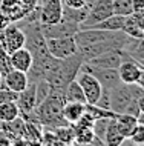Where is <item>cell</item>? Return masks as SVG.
Masks as SVG:
<instances>
[{
	"instance_id": "obj_30",
	"label": "cell",
	"mask_w": 144,
	"mask_h": 146,
	"mask_svg": "<svg viewBox=\"0 0 144 146\" xmlns=\"http://www.w3.org/2000/svg\"><path fill=\"white\" fill-rule=\"evenodd\" d=\"M132 17H133L135 22H137V25L144 31V11H141V13H133Z\"/></svg>"
},
{
	"instance_id": "obj_24",
	"label": "cell",
	"mask_w": 144,
	"mask_h": 146,
	"mask_svg": "<svg viewBox=\"0 0 144 146\" xmlns=\"http://www.w3.org/2000/svg\"><path fill=\"white\" fill-rule=\"evenodd\" d=\"M112 13L116 15H130L133 14L132 0H112Z\"/></svg>"
},
{
	"instance_id": "obj_33",
	"label": "cell",
	"mask_w": 144,
	"mask_h": 146,
	"mask_svg": "<svg viewBox=\"0 0 144 146\" xmlns=\"http://www.w3.org/2000/svg\"><path fill=\"white\" fill-rule=\"evenodd\" d=\"M83 146H106V145H104V140L98 139V137H94L87 145H83Z\"/></svg>"
},
{
	"instance_id": "obj_11",
	"label": "cell",
	"mask_w": 144,
	"mask_h": 146,
	"mask_svg": "<svg viewBox=\"0 0 144 146\" xmlns=\"http://www.w3.org/2000/svg\"><path fill=\"white\" fill-rule=\"evenodd\" d=\"M41 34L45 35V38H55V37H74L78 31V25L68 20L61 19L58 23L54 25H40Z\"/></svg>"
},
{
	"instance_id": "obj_1",
	"label": "cell",
	"mask_w": 144,
	"mask_h": 146,
	"mask_svg": "<svg viewBox=\"0 0 144 146\" xmlns=\"http://www.w3.org/2000/svg\"><path fill=\"white\" fill-rule=\"evenodd\" d=\"M64 103H66V98H64L63 89L52 88L51 92L48 94V97L40 105L36 106L32 114L36 117L34 121L43 125L45 128H55V126L68 125L63 120V115H61Z\"/></svg>"
},
{
	"instance_id": "obj_2",
	"label": "cell",
	"mask_w": 144,
	"mask_h": 146,
	"mask_svg": "<svg viewBox=\"0 0 144 146\" xmlns=\"http://www.w3.org/2000/svg\"><path fill=\"white\" fill-rule=\"evenodd\" d=\"M141 96H144V89L137 83L116 85L109 94L110 111L114 114H130V115L138 117V98Z\"/></svg>"
},
{
	"instance_id": "obj_13",
	"label": "cell",
	"mask_w": 144,
	"mask_h": 146,
	"mask_svg": "<svg viewBox=\"0 0 144 146\" xmlns=\"http://www.w3.org/2000/svg\"><path fill=\"white\" fill-rule=\"evenodd\" d=\"M123 60V49H109L106 52L100 54L86 63L97 68H106V69H118L120 63Z\"/></svg>"
},
{
	"instance_id": "obj_17",
	"label": "cell",
	"mask_w": 144,
	"mask_h": 146,
	"mask_svg": "<svg viewBox=\"0 0 144 146\" xmlns=\"http://www.w3.org/2000/svg\"><path fill=\"white\" fill-rule=\"evenodd\" d=\"M116 129L124 139H129V135L133 131V128L138 125V117L130 115V114H115L114 115Z\"/></svg>"
},
{
	"instance_id": "obj_21",
	"label": "cell",
	"mask_w": 144,
	"mask_h": 146,
	"mask_svg": "<svg viewBox=\"0 0 144 146\" xmlns=\"http://www.w3.org/2000/svg\"><path fill=\"white\" fill-rule=\"evenodd\" d=\"M48 129H52L55 139L60 141L61 145L74 143V126H72V125H61V126L48 128Z\"/></svg>"
},
{
	"instance_id": "obj_12",
	"label": "cell",
	"mask_w": 144,
	"mask_h": 146,
	"mask_svg": "<svg viewBox=\"0 0 144 146\" xmlns=\"http://www.w3.org/2000/svg\"><path fill=\"white\" fill-rule=\"evenodd\" d=\"M116 71H118V76H120L121 83L133 85V83H137L143 68H141V65H139L137 60H133L130 56L126 58V56H124V52H123V60H121V63H120V66H118Z\"/></svg>"
},
{
	"instance_id": "obj_23",
	"label": "cell",
	"mask_w": 144,
	"mask_h": 146,
	"mask_svg": "<svg viewBox=\"0 0 144 146\" xmlns=\"http://www.w3.org/2000/svg\"><path fill=\"white\" fill-rule=\"evenodd\" d=\"M123 33L126 35H129L130 38H144V31L137 25V22L133 20V17L127 15L124 20V26H123Z\"/></svg>"
},
{
	"instance_id": "obj_20",
	"label": "cell",
	"mask_w": 144,
	"mask_h": 146,
	"mask_svg": "<svg viewBox=\"0 0 144 146\" xmlns=\"http://www.w3.org/2000/svg\"><path fill=\"white\" fill-rule=\"evenodd\" d=\"M63 92H64L66 102H81V103H86V98H84V94L81 91V86L78 85V82L75 78L64 86Z\"/></svg>"
},
{
	"instance_id": "obj_14",
	"label": "cell",
	"mask_w": 144,
	"mask_h": 146,
	"mask_svg": "<svg viewBox=\"0 0 144 146\" xmlns=\"http://www.w3.org/2000/svg\"><path fill=\"white\" fill-rule=\"evenodd\" d=\"M28 85H29L28 74L22 72V71H17V69L9 71V72L3 77V80H2V86H5L6 89L12 91V92H15V94L25 91Z\"/></svg>"
},
{
	"instance_id": "obj_10",
	"label": "cell",
	"mask_w": 144,
	"mask_h": 146,
	"mask_svg": "<svg viewBox=\"0 0 144 146\" xmlns=\"http://www.w3.org/2000/svg\"><path fill=\"white\" fill-rule=\"evenodd\" d=\"M17 106L18 111H20V117H23V120H28V118L34 114V109L37 106L36 102V83L29 82V85L26 86L25 91L17 94Z\"/></svg>"
},
{
	"instance_id": "obj_7",
	"label": "cell",
	"mask_w": 144,
	"mask_h": 146,
	"mask_svg": "<svg viewBox=\"0 0 144 146\" xmlns=\"http://www.w3.org/2000/svg\"><path fill=\"white\" fill-rule=\"evenodd\" d=\"M26 13H29V9L22 0H0V29L5 25L20 20Z\"/></svg>"
},
{
	"instance_id": "obj_5",
	"label": "cell",
	"mask_w": 144,
	"mask_h": 146,
	"mask_svg": "<svg viewBox=\"0 0 144 146\" xmlns=\"http://www.w3.org/2000/svg\"><path fill=\"white\" fill-rule=\"evenodd\" d=\"M0 40L8 54L25 46V33L17 23H9L0 29Z\"/></svg>"
},
{
	"instance_id": "obj_32",
	"label": "cell",
	"mask_w": 144,
	"mask_h": 146,
	"mask_svg": "<svg viewBox=\"0 0 144 146\" xmlns=\"http://www.w3.org/2000/svg\"><path fill=\"white\" fill-rule=\"evenodd\" d=\"M0 146H14L12 141H11V139L8 135H5L2 131H0Z\"/></svg>"
},
{
	"instance_id": "obj_9",
	"label": "cell",
	"mask_w": 144,
	"mask_h": 146,
	"mask_svg": "<svg viewBox=\"0 0 144 146\" xmlns=\"http://www.w3.org/2000/svg\"><path fill=\"white\" fill-rule=\"evenodd\" d=\"M75 80L78 82V85L81 86V91H83L84 98H86V103L95 105L97 100H98L100 96H101V91H103L100 82L97 80L92 74L84 72V71H80V72L77 74Z\"/></svg>"
},
{
	"instance_id": "obj_27",
	"label": "cell",
	"mask_w": 144,
	"mask_h": 146,
	"mask_svg": "<svg viewBox=\"0 0 144 146\" xmlns=\"http://www.w3.org/2000/svg\"><path fill=\"white\" fill-rule=\"evenodd\" d=\"M9 71H12V66H11L9 62V54H2L0 56V74H2V77H5Z\"/></svg>"
},
{
	"instance_id": "obj_22",
	"label": "cell",
	"mask_w": 144,
	"mask_h": 146,
	"mask_svg": "<svg viewBox=\"0 0 144 146\" xmlns=\"http://www.w3.org/2000/svg\"><path fill=\"white\" fill-rule=\"evenodd\" d=\"M20 117V111H18L17 102H5V103L0 105V121H11L14 118Z\"/></svg>"
},
{
	"instance_id": "obj_28",
	"label": "cell",
	"mask_w": 144,
	"mask_h": 146,
	"mask_svg": "<svg viewBox=\"0 0 144 146\" xmlns=\"http://www.w3.org/2000/svg\"><path fill=\"white\" fill-rule=\"evenodd\" d=\"M12 100H17V94L6 89L5 86H0V105L5 103V102H12Z\"/></svg>"
},
{
	"instance_id": "obj_8",
	"label": "cell",
	"mask_w": 144,
	"mask_h": 146,
	"mask_svg": "<svg viewBox=\"0 0 144 146\" xmlns=\"http://www.w3.org/2000/svg\"><path fill=\"white\" fill-rule=\"evenodd\" d=\"M80 71H84V72H89L92 74L97 80L100 82L101 88L103 89H107V91H112L116 85L121 83L120 80V76H118V71L116 69H106V68H97V66H92L89 63L83 62Z\"/></svg>"
},
{
	"instance_id": "obj_16",
	"label": "cell",
	"mask_w": 144,
	"mask_h": 146,
	"mask_svg": "<svg viewBox=\"0 0 144 146\" xmlns=\"http://www.w3.org/2000/svg\"><path fill=\"white\" fill-rule=\"evenodd\" d=\"M86 112V103H81V102H66L63 106V120L68 125H75L80 120V117Z\"/></svg>"
},
{
	"instance_id": "obj_19",
	"label": "cell",
	"mask_w": 144,
	"mask_h": 146,
	"mask_svg": "<svg viewBox=\"0 0 144 146\" xmlns=\"http://www.w3.org/2000/svg\"><path fill=\"white\" fill-rule=\"evenodd\" d=\"M126 17H127V15H126ZM126 17H124V15L112 14V15H109L107 19H104L103 22L94 25L92 28H95V29H104V31H123Z\"/></svg>"
},
{
	"instance_id": "obj_3",
	"label": "cell",
	"mask_w": 144,
	"mask_h": 146,
	"mask_svg": "<svg viewBox=\"0 0 144 146\" xmlns=\"http://www.w3.org/2000/svg\"><path fill=\"white\" fill-rule=\"evenodd\" d=\"M83 65V58L78 52L74 54L72 57L64 58V60H57L54 62V65L49 68L46 72L45 80L57 89H63L71 80L77 77V74L80 72V68Z\"/></svg>"
},
{
	"instance_id": "obj_25",
	"label": "cell",
	"mask_w": 144,
	"mask_h": 146,
	"mask_svg": "<svg viewBox=\"0 0 144 146\" xmlns=\"http://www.w3.org/2000/svg\"><path fill=\"white\" fill-rule=\"evenodd\" d=\"M86 112L94 118V120H97V118H103V117L112 118L115 115L112 111H107V109H103V108H100V106H97V105H89V103H86Z\"/></svg>"
},
{
	"instance_id": "obj_15",
	"label": "cell",
	"mask_w": 144,
	"mask_h": 146,
	"mask_svg": "<svg viewBox=\"0 0 144 146\" xmlns=\"http://www.w3.org/2000/svg\"><path fill=\"white\" fill-rule=\"evenodd\" d=\"M9 62H11V66L12 69H17V71H22V72H28L32 66V56L28 49L23 46V48L14 51V52L9 54Z\"/></svg>"
},
{
	"instance_id": "obj_31",
	"label": "cell",
	"mask_w": 144,
	"mask_h": 146,
	"mask_svg": "<svg viewBox=\"0 0 144 146\" xmlns=\"http://www.w3.org/2000/svg\"><path fill=\"white\" fill-rule=\"evenodd\" d=\"M132 8H133V13L144 11V0H132Z\"/></svg>"
},
{
	"instance_id": "obj_34",
	"label": "cell",
	"mask_w": 144,
	"mask_h": 146,
	"mask_svg": "<svg viewBox=\"0 0 144 146\" xmlns=\"http://www.w3.org/2000/svg\"><path fill=\"white\" fill-rule=\"evenodd\" d=\"M138 111L139 114H144V96L138 98Z\"/></svg>"
},
{
	"instance_id": "obj_36",
	"label": "cell",
	"mask_w": 144,
	"mask_h": 146,
	"mask_svg": "<svg viewBox=\"0 0 144 146\" xmlns=\"http://www.w3.org/2000/svg\"><path fill=\"white\" fill-rule=\"evenodd\" d=\"M2 80H3V77H2V74H0V86H2Z\"/></svg>"
},
{
	"instance_id": "obj_29",
	"label": "cell",
	"mask_w": 144,
	"mask_h": 146,
	"mask_svg": "<svg viewBox=\"0 0 144 146\" xmlns=\"http://www.w3.org/2000/svg\"><path fill=\"white\" fill-rule=\"evenodd\" d=\"M63 2V6H68V8H84L87 6V0H61Z\"/></svg>"
},
{
	"instance_id": "obj_4",
	"label": "cell",
	"mask_w": 144,
	"mask_h": 146,
	"mask_svg": "<svg viewBox=\"0 0 144 146\" xmlns=\"http://www.w3.org/2000/svg\"><path fill=\"white\" fill-rule=\"evenodd\" d=\"M46 49L49 56L57 60L72 57L77 54V42L74 37H55V38H46Z\"/></svg>"
},
{
	"instance_id": "obj_6",
	"label": "cell",
	"mask_w": 144,
	"mask_h": 146,
	"mask_svg": "<svg viewBox=\"0 0 144 146\" xmlns=\"http://www.w3.org/2000/svg\"><path fill=\"white\" fill-rule=\"evenodd\" d=\"M38 22L40 25H54L63 17L61 0H38Z\"/></svg>"
},
{
	"instance_id": "obj_26",
	"label": "cell",
	"mask_w": 144,
	"mask_h": 146,
	"mask_svg": "<svg viewBox=\"0 0 144 146\" xmlns=\"http://www.w3.org/2000/svg\"><path fill=\"white\" fill-rule=\"evenodd\" d=\"M129 140L133 145H137V146H143L144 145V125L143 123L138 121V125L135 126L132 134L129 135Z\"/></svg>"
},
{
	"instance_id": "obj_18",
	"label": "cell",
	"mask_w": 144,
	"mask_h": 146,
	"mask_svg": "<svg viewBox=\"0 0 144 146\" xmlns=\"http://www.w3.org/2000/svg\"><path fill=\"white\" fill-rule=\"evenodd\" d=\"M103 140H104V145L106 146H121L123 141L126 140L121 134H120L118 129H116L114 117L109 120V125L106 128V132H104V139Z\"/></svg>"
},
{
	"instance_id": "obj_35",
	"label": "cell",
	"mask_w": 144,
	"mask_h": 146,
	"mask_svg": "<svg viewBox=\"0 0 144 146\" xmlns=\"http://www.w3.org/2000/svg\"><path fill=\"white\" fill-rule=\"evenodd\" d=\"M137 85L141 86V88L144 89V69L141 71V74H139V77H138V80H137Z\"/></svg>"
}]
</instances>
